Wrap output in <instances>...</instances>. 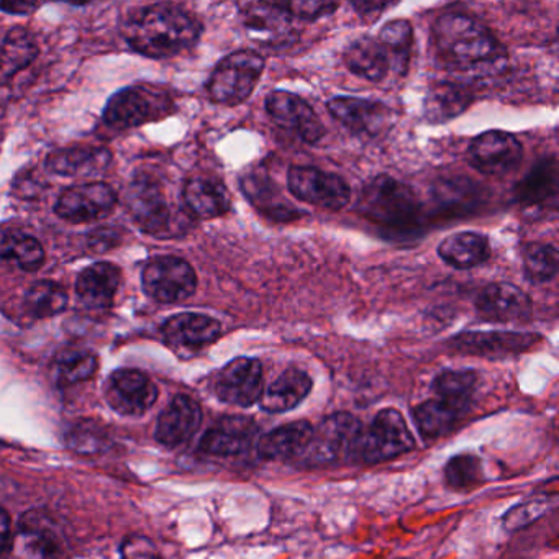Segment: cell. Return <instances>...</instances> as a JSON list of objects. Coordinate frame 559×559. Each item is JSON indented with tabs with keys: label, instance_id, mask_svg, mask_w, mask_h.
I'll return each mask as SVG.
<instances>
[{
	"label": "cell",
	"instance_id": "obj_19",
	"mask_svg": "<svg viewBox=\"0 0 559 559\" xmlns=\"http://www.w3.org/2000/svg\"><path fill=\"white\" fill-rule=\"evenodd\" d=\"M538 335L519 332H466L450 340L454 352L463 355L484 356V358H506L528 352Z\"/></svg>",
	"mask_w": 559,
	"mask_h": 559
},
{
	"label": "cell",
	"instance_id": "obj_9",
	"mask_svg": "<svg viewBox=\"0 0 559 559\" xmlns=\"http://www.w3.org/2000/svg\"><path fill=\"white\" fill-rule=\"evenodd\" d=\"M287 188L294 198L329 211H342L352 198L345 179L313 166H293L287 173Z\"/></svg>",
	"mask_w": 559,
	"mask_h": 559
},
{
	"label": "cell",
	"instance_id": "obj_21",
	"mask_svg": "<svg viewBox=\"0 0 559 559\" xmlns=\"http://www.w3.org/2000/svg\"><path fill=\"white\" fill-rule=\"evenodd\" d=\"M558 185V163L555 158L543 159L515 186L513 199L525 211H555Z\"/></svg>",
	"mask_w": 559,
	"mask_h": 559
},
{
	"label": "cell",
	"instance_id": "obj_34",
	"mask_svg": "<svg viewBox=\"0 0 559 559\" xmlns=\"http://www.w3.org/2000/svg\"><path fill=\"white\" fill-rule=\"evenodd\" d=\"M464 412L450 402L435 399L414 408V420L425 440H435L453 430Z\"/></svg>",
	"mask_w": 559,
	"mask_h": 559
},
{
	"label": "cell",
	"instance_id": "obj_15",
	"mask_svg": "<svg viewBox=\"0 0 559 559\" xmlns=\"http://www.w3.org/2000/svg\"><path fill=\"white\" fill-rule=\"evenodd\" d=\"M214 391L225 404L250 407L263 392V366L254 358L234 359L218 371Z\"/></svg>",
	"mask_w": 559,
	"mask_h": 559
},
{
	"label": "cell",
	"instance_id": "obj_8",
	"mask_svg": "<svg viewBox=\"0 0 559 559\" xmlns=\"http://www.w3.org/2000/svg\"><path fill=\"white\" fill-rule=\"evenodd\" d=\"M143 289L156 302L178 304L188 300L198 289L194 267L178 257H156L146 264Z\"/></svg>",
	"mask_w": 559,
	"mask_h": 559
},
{
	"label": "cell",
	"instance_id": "obj_32",
	"mask_svg": "<svg viewBox=\"0 0 559 559\" xmlns=\"http://www.w3.org/2000/svg\"><path fill=\"white\" fill-rule=\"evenodd\" d=\"M185 201L189 211L199 218L222 217L231 209L230 194L225 186L205 178L191 179L186 185Z\"/></svg>",
	"mask_w": 559,
	"mask_h": 559
},
{
	"label": "cell",
	"instance_id": "obj_45",
	"mask_svg": "<svg viewBox=\"0 0 559 559\" xmlns=\"http://www.w3.org/2000/svg\"><path fill=\"white\" fill-rule=\"evenodd\" d=\"M280 4L286 9L290 17L304 22L317 21V19L333 14L338 9V4H335V2H302V0H299V2H286V4L280 2Z\"/></svg>",
	"mask_w": 559,
	"mask_h": 559
},
{
	"label": "cell",
	"instance_id": "obj_48",
	"mask_svg": "<svg viewBox=\"0 0 559 559\" xmlns=\"http://www.w3.org/2000/svg\"><path fill=\"white\" fill-rule=\"evenodd\" d=\"M40 4L37 2H0V11L8 14L31 15L37 11Z\"/></svg>",
	"mask_w": 559,
	"mask_h": 559
},
{
	"label": "cell",
	"instance_id": "obj_47",
	"mask_svg": "<svg viewBox=\"0 0 559 559\" xmlns=\"http://www.w3.org/2000/svg\"><path fill=\"white\" fill-rule=\"evenodd\" d=\"M353 8L356 9V12H358L361 17L372 15V17L378 19L381 12L392 8V4H389V2H353Z\"/></svg>",
	"mask_w": 559,
	"mask_h": 559
},
{
	"label": "cell",
	"instance_id": "obj_38",
	"mask_svg": "<svg viewBox=\"0 0 559 559\" xmlns=\"http://www.w3.org/2000/svg\"><path fill=\"white\" fill-rule=\"evenodd\" d=\"M96 371V355L87 349L68 348L55 359V372L60 384L71 385L87 381Z\"/></svg>",
	"mask_w": 559,
	"mask_h": 559
},
{
	"label": "cell",
	"instance_id": "obj_46",
	"mask_svg": "<svg viewBox=\"0 0 559 559\" xmlns=\"http://www.w3.org/2000/svg\"><path fill=\"white\" fill-rule=\"evenodd\" d=\"M122 559H162V556L152 539L135 535L122 543Z\"/></svg>",
	"mask_w": 559,
	"mask_h": 559
},
{
	"label": "cell",
	"instance_id": "obj_41",
	"mask_svg": "<svg viewBox=\"0 0 559 559\" xmlns=\"http://www.w3.org/2000/svg\"><path fill=\"white\" fill-rule=\"evenodd\" d=\"M558 250L552 245H530L523 253V271L532 284H546L558 274Z\"/></svg>",
	"mask_w": 559,
	"mask_h": 559
},
{
	"label": "cell",
	"instance_id": "obj_24",
	"mask_svg": "<svg viewBox=\"0 0 559 559\" xmlns=\"http://www.w3.org/2000/svg\"><path fill=\"white\" fill-rule=\"evenodd\" d=\"M476 309L490 322H512L530 312L532 300L515 284L493 283L477 296Z\"/></svg>",
	"mask_w": 559,
	"mask_h": 559
},
{
	"label": "cell",
	"instance_id": "obj_28",
	"mask_svg": "<svg viewBox=\"0 0 559 559\" xmlns=\"http://www.w3.org/2000/svg\"><path fill=\"white\" fill-rule=\"evenodd\" d=\"M310 391H312L310 376L300 369L289 368L261 392L260 405L270 414H283L296 408Z\"/></svg>",
	"mask_w": 559,
	"mask_h": 559
},
{
	"label": "cell",
	"instance_id": "obj_14",
	"mask_svg": "<svg viewBox=\"0 0 559 559\" xmlns=\"http://www.w3.org/2000/svg\"><path fill=\"white\" fill-rule=\"evenodd\" d=\"M106 399L117 414L140 417L155 405L158 389L142 371L119 369L107 381Z\"/></svg>",
	"mask_w": 559,
	"mask_h": 559
},
{
	"label": "cell",
	"instance_id": "obj_6",
	"mask_svg": "<svg viewBox=\"0 0 559 559\" xmlns=\"http://www.w3.org/2000/svg\"><path fill=\"white\" fill-rule=\"evenodd\" d=\"M173 100L163 91L150 86L127 87L110 97L104 122L114 130H127L168 116Z\"/></svg>",
	"mask_w": 559,
	"mask_h": 559
},
{
	"label": "cell",
	"instance_id": "obj_7",
	"mask_svg": "<svg viewBox=\"0 0 559 559\" xmlns=\"http://www.w3.org/2000/svg\"><path fill=\"white\" fill-rule=\"evenodd\" d=\"M415 438L401 412L384 408L376 415L371 427L362 431L359 456L368 464L384 463L414 450Z\"/></svg>",
	"mask_w": 559,
	"mask_h": 559
},
{
	"label": "cell",
	"instance_id": "obj_30",
	"mask_svg": "<svg viewBox=\"0 0 559 559\" xmlns=\"http://www.w3.org/2000/svg\"><path fill=\"white\" fill-rule=\"evenodd\" d=\"M343 60L355 76L371 81V83H381L391 71V63H389L384 48L376 38L371 37H362L353 41L346 48Z\"/></svg>",
	"mask_w": 559,
	"mask_h": 559
},
{
	"label": "cell",
	"instance_id": "obj_1",
	"mask_svg": "<svg viewBox=\"0 0 559 559\" xmlns=\"http://www.w3.org/2000/svg\"><path fill=\"white\" fill-rule=\"evenodd\" d=\"M198 19L173 4H153L130 12L122 25L127 44L148 58H169L191 50L201 37Z\"/></svg>",
	"mask_w": 559,
	"mask_h": 559
},
{
	"label": "cell",
	"instance_id": "obj_40",
	"mask_svg": "<svg viewBox=\"0 0 559 559\" xmlns=\"http://www.w3.org/2000/svg\"><path fill=\"white\" fill-rule=\"evenodd\" d=\"M25 304L32 316L41 317V319L53 317L67 309L68 294L63 286L53 281H37L27 290Z\"/></svg>",
	"mask_w": 559,
	"mask_h": 559
},
{
	"label": "cell",
	"instance_id": "obj_25",
	"mask_svg": "<svg viewBox=\"0 0 559 559\" xmlns=\"http://www.w3.org/2000/svg\"><path fill=\"white\" fill-rule=\"evenodd\" d=\"M241 191L248 201L271 221L293 222L300 217L299 209L287 201L286 195L266 173H248L241 178Z\"/></svg>",
	"mask_w": 559,
	"mask_h": 559
},
{
	"label": "cell",
	"instance_id": "obj_43",
	"mask_svg": "<svg viewBox=\"0 0 559 559\" xmlns=\"http://www.w3.org/2000/svg\"><path fill=\"white\" fill-rule=\"evenodd\" d=\"M106 431L96 424H80L70 431L67 443L80 454H97L107 450Z\"/></svg>",
	"mask_w": 559,
	"mask_h": 559
},
{
	"label": "cell",
	"instance_id": "obj_39",
	"mask_svg": "<svg viewBox=\"0 0 559 559\" xmlns=\"http://www.w3.org/2000/svg\"><path fill=\"white\" fill-rule=\"evenodd\" d=\"M477 378L473 371H443L435 378L433 391L441 401L467 411Z\"/></svg>",
	"mask_w": 559,
	"mask_h": 559
},
{
	"label": "cell",
	"instance_id": "obj_37",
	"mask_svg": "<svg viewBox=\"0 0 559 559\" xmlns=\"http://www.w3.org/2000/svg\"><path fill=\"white\" fill-rule=\"evenodd\" d=\"M378 41L388 55L391 70L404 74L411 63L412 48H414L412 25L407 21L389 22L382 27Z\"/></svg>",
	"mask_w": 559,
	"mask_h": 559
},
{
	"label": "cell",
	"instance_id": "obj_3",
	"mask_svg": "<svg viewBox=\"0 0 559 559\" xmlns=\"http://www.w3.org/2000/svg\"><path fill=\"white\" fill-rule=\"evenodd\" d=\"M358 211L365 221L389 237H415L421 228V207L408 186L388 175L366 182Z\"/></svg>",
	"mask_w": 559,
	"mask_h": 559
},
{
	"label": "cell",
	"instance_id": "obj_29",
	"mask_svg": "<svg viewBox=\"0 0 559 559\" xmlns=\"http://www.w3.org/2000/svg\"><path fill=\"white\" fill-rule=\"evenodd\" d=\"M438 257L454 270H473L490 257L489 240L474 231H460L441 241Z\"/></svg>",
	"mask_w": 559,
	"mask_h": 559
},
{
	"label": "cell",
	"instance_id": "obj_16",
	"mask_svg": "<svg viewBox=\"0 0 559 559\" xmlns=\"http://www.w3.org/2000/svg\"><path fill=\"white\" fill-rule=\"evenodd\" d=\"M266 112L281 129L296 133L302 142L313 145L325 135L323 123L312 107L296 94L274 91L267 96Z\"/></svg>",
	"mask_w": 559,
	"mask_h": 559
},
{
	"label": "cell",
	"instance_id": "obj_10",
	"mask_svg": "<svg viewBox=\"0 0 559 559\" xmlns=\"http://www.w3.org/2000/svg\"><path fill=\"white\" fill-rule=\"evenodd\" d=\"M240 14L248 34L263 47L284 48L296 41L293 17L280 2H245Z\"/></svg>",
	"mask_w": 559,
	"mask_h": 559
},
{
	"label": "cell",
	"instance_id": "obj_12",
	"mask_svg": "<svg viewBox=\"0 0 559 559\" xmlns=\"http://www.w3.org/2000/svg\"><path fill=\"white\" fill-rule=\"evenodd\" d=\"M63 539L50 516L40 512L25 513L12 538L9 559H58Z\"/></svg>",
	"mask_w": 559,
	"mask_h": 559
},
{
	"label": "cell",
	"instance_id": "obj_33",
	"mask_svg": "<svg viewBox=\"0 0 559 559\" xmlns=\"http://www.w3.org/2000/svg\"><path fill=\"white\" fill-rule=\"evenodd\" d=\"M38 57V45L34 35L25 28L9 32L0 45V80H11Z\"/></svg>",
	"mask_w": 559,
	"mask_h": 559
},
{
	"label": "cell",
	"instance_id": "obj_35",
	"mask_svg": "<svg viewBox=\"0 0 559 559\" xmlns=\"http://www.w3.org/2000/svg\"><path fill=\"white\" fill-rule=\"evenodd\" d=\"M469 91L460 84L441 83L430 90L425 100V116L430 122H447L469 107Z\"/></svg>",
	"mask_w": 559,
	"mask_h": 559
},
{
	"label": "cell",
	"instance_id": "obj_11",
	"mask_svg": "<svg viewBox=\"0 0 559 559\" xmlns=\"http://www.w3.org/2000/svg\"><path fill=\"white\" fill-rule=\"evenodd\" d=\"M117 205V194L106 182L76 185L61 192L58 199V217L71 224H87L100 221L112 214Z\"/></svg>",
	"mask_w": 559,
	"mask_h": 559
},
{
	"label": "cell",
	"instance_id": "obj_31",
	"mask_svg": "<svg viewBox=\"0 0 559 559\" xmlns=\"http://www.w3.org/2000/svg\"><path fill=\"white\" fill-rule=\"evenodd\" d=\"M109 163L110 153L106 148L76 146L51 153L47 169L60 176H93L103 173Z\"/></svg>",
	"mask_w": 559,
	"mask_h": 559
},
{
	"label": "cell",
	"instance_id": "obj_44",
	"mask_svg": "<svg viewBox=\"0 0 559 559\" xmlns=\"http://www.w3.org/2000/svg\"><path fill=\"white\" fill-rule=\"evenodd\" d=\"M549 507H551V503L548 499H532L528 502L519 503L503 515V528L509 530V532L523 528V526L530 525L539 516L545 515Z\"/></svg>",
	"mask_w": 559,
	"mask_h": 559
},
{
	"label": "cell",
	"instance_id": "obj_22",
	"mask_svg": "<svg viewBox=\"0 0 559 559\" xmlns=\"http://www.w3.org/2000/svg\"><path fill=\"white\" fill-rule=\"evenodd\" d=\"M201 405L189 395H176L159 415L158 425H156V440L165 447H179L189 438L194 437L195 431L201 427Z\"/></svg>",
	"mask_w": 559,
	"mask_h": 559
},
{
	"label": "cell",
	"instance_id": "obj_13",
	"mask_svg": "<svg viewBox=\"0 0 559 559\" xmlns=\"http://www.w3.org/2000/svg\"><path fill=\"white\" fill-rule=\"evenodd\" d=\"M523 158L522 143L512 133L489 130L469 145V163L477 171L503 176L515 171Z\"/></svg>",
	"mask_w": 559,
	"mask_h": 559
},
{
	"label": "cell",
	"instance_id": "obj_5",
	"mask_svg": "<svg viewBox=\"0 0 559 559\" xmlns=\"http://www.w3.org/2000/svg\"><path fill=\"white\" fill-rule=\"evenodd\" d=\"M263 71L261 55L250 50L235 51L225 57L212 73L207 83L209 97L224 106H238L253 94Z\"/></svg>",
	"mask_w": 559,
	"mask_h": 559
},
{
	"label": "cell",
	"instance_id": "obj_20",
	"mask_svg": "<svg viewBox=\"0 0 559 559\" xmlns=\"http://www.w3.org/2000/svg\"><path fill=\"white\" fill-rule=\"evenodd\" d=\"M258 440V425L253 418L231 415L224 417L205 431L199 450L215 456H235L247 453Z\"/></svg>",
	"mask_w": 559,
	"mask_h": 559
},
{
	"label": "cell",
	"instance_id": "obj_17",
	"mask_svg": "<svg viewBox=\"0 0 559 559\" xmlns=\"http://www.w3.org/2000/svg\"><path fill=\"white\" fill-rule=\"evenodd\" d=\"M333 119L353 135L376 136L391 127L392 112L385 104L358 97H335L326 104Z\"/></svg>",
	"mask_w": 559,
	"mask_h": 559
},
{
	"label": "cell",
	"instance_id": "obj_26",
	"mask_svg": "<svg viewBox=\"0 0 559 559\" xmlns=\"http://www.w3.org/2000/svg\"><path fill=\"white\" fill-rule=\"evenodd\" d=\"M122 273L112 263H96L86 267L76 281V294L80 302L87 309H107L116 299Z\"/></svg>",
	"mask_w": 559,
	"mask_h": 559
},
{
	"label": "cell",
	"instance_id": "obj_36",
	"mask_svg": "<svg viewBox=\"0 0 559 559\" xmlns=\"http://www.w3.org/2000/svg\"><path fill=\"white\" fill-rule=\"evenodd\" d=\"M0 260L12 261L24 271L44 266L45 250L37 238L15 230L0 231Z\"/></svg>",
	"mask_w": 559,
	"mask_h": 559
},
{
	"label": "cell",
	"instance_id": "obj_18",
	"mask_svg": "<svg viewBox=\"0 0 559 559\" xmlns=\"http://www.w3.org/2000/svg\"><path fill=\"white\" fill-rule=\"evenodd\" d=\"M126 204L133 221L148 234L159 235L168 228L171 217L168 202L162 186L148 176H142L130 185L126 192Z\"/></svg>",
	"mask_w": 559,
	"mask_h": 559
},
{
	"label": "cell",
	"instance_id": "obj_27",
	"mask_svg": "<svg viewBox=\"0 0 559 559\" xmlns=\"http://www.w3.org/2000/svg\"><path fill=\"white\" fill-rule=\"evenodd\" d=\"M313 427L306 420L281 425L258 440L257 450L263 460L284 461L302 456L312 440Z\"/></svg>",
	"mask_w": 559,
	"mask_h": 559
},
{
	"label": "cell",
	"instance_id": "obj_42",
	"mask_svg": "<svg viewBox=\"0 0 559 559\" xmlns=\"http://www.w3.org/2000/svg\"><path fill=\"white\" fill-rule=\"evenodd\" d=\"M444 476L451 489H471L483 480V463L474 454H457L448 461Z\"/></svg>",
	"mask_w": 559,
	"mask_h": 559
},
{
	"label": "cell",
	"instance_id": "obj_49",
	"mask_svg": "<svg viewBox=\"0 0 559 559\" xmlns=\"http://www.w3.org/2000/svg\"><path fill=\"white\" fill-rule=\"evenodd\" d=\"M11 516L0 507V555L5 551L11 542Z\"/></svg>",
	"mask_w": 559,
	"mask_h": 559
},
{
	"label": "cell",
	"instance_id": "obj_4",
	"mask_svg": "<svg viewBox=\"0 0 559 559\" xmlns=\"http://www.w3.org/2000/svg\"><path fill=\"white\" fill-rule=\"evenodd\" d=\"M362 425L346 412L330 415L313 428L312 440L302 457L309 466H332L359 453Z\"/></svg>",
	"mask_w": 559,
	"mask_h": 559
},
{
	"label": "cell",
	"instance_id": "obj_2",
	"mask_svg": "<svg viewBox=\"0 0 559 559\" xmlns=\"http://www.w3.org/2000/svg\"><path fill=\"white\" fill-rule=\"evenodd\" d=\"M433 40L438 57L456 70H477L497 63L503 55L502 47L489 28L461 12L438 17Z\"/></svg>",
	"mask_w": 559,
	"mask_h": 559
},
{
	"label": "cell",
	"instance_id": "obj_23",
	"mask_svg": "<svg viewBox=\"0 0 559 559\" xmlns=\"http://www.w3.org/2000/svg\"><path fill=\"white\" fill-rule=\"evenodd\" d=\"M218 320L202 313H179L166 320L163 336L171 348L195 352L211 345L221 336Z\"/></svg>",
	"mask_w": 559,
	"mask_h": 559
}]
</instances>
